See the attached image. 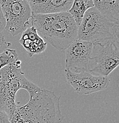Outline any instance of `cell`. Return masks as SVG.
<instances>
[{
  "label": "cell",
  "mask_w": 119,
  "mask_h": 123,
  "mask_svg": "<svg viewBox=\"0 0 119 123\" xmlns=\"http://www.w3.org/2000/svg\"><path fill=\"white\" fill-rule=\"evenodd\" d=\"M6 19H5L4 14L2 12V8H1V5H0V34L5 29L6 27Z\"/></svg>",
  "instance_id": "2e32d148"
},
{
  "label": "cell",
  "mask_w": 119,
  "mask_h": 123,
  "mask_svg": "<svg viewBox=\"0 0 119 123\" xmlns=\"http://www.w3.org/2000/svg\"><path fill=\"white\" fill-rule=\"evenodd\" d=\"M21 63L18 60L0 70V110L7 114L10 120L18 107L16 103L18 91L25 89L31 97L40 88L25 78Z\"/></svg>",
  "instance_id": "3957f363"
},
{
  "label": "cell",
  "mask_w": 119,
  "mask_h": 123,
  "mask_svg": "<svg viewBox=\"0 0 119 123\" xmlns=\"http://www.w3.org/2000/svg\"><path fill=\"white\" fill-rule=\"evenodd\" d=\"M0 5L6 19L5 30L12 36L22 33L30 27L31 12L26 0H0Z\"/></svg>",
  "instance_id": "5b68a950"
},
{
  "label": "cell",
  "mask_w": 119,
  "mask_h": 123,
  "mask_svg": "<svg viewBox=\"0 0 119 123\" xmlns=\"http://www.w3.org/2000/svg\"><path fill=\"white\" fill-rule=\"evenodd\" d=\"M93 44L77 39L66 50L65 69L74 74L88 72L90 67Z\"/></svg>",
  "instance_id": "52a82bcc"
},
{
  "label": "cell",
  "mask_w": 119,
  "mask_h": 123,
  "mask_svg": "<svg viewBox=\"0 0 119 123\" xmlns=\"http://www.w3.org/2000/svg\"><path fill=\"white\" fill-rule=\"evenodd\" d=\"M31 26L56 49L63 52L78 39L75 20L68 12L53 14H35L31 17Z\"/></svg>",
  "instance_id": "7a4b0ae2"
},
{
  "label": "cell",
  "mask_w": 119,
  "mask_h": 123,
  "mask_svg": "<svg viewBox=\"0 0 119 123\" xmlns=\"http://www.w3.org/2000/svg\"><path fill=\"white\" fill-rule=\"evenodd\" d=\"M94 7L108 20L119 23V0L93 1Z\"/></svg>",
  "instance_id": "30bf717a"
},
{
  "label": "cell",
  "mask_w": 119,
  "mask_h": 123,
  "mask_svg": "<svg viewBox=\"0 0 119 123\" xmlns=\"http://www.w3.org/2000/svg\"><path fill=\"white\" fill-rule=\"evenodd\" d=\"M11 46L10 42H7L3 35L0 34V54L3 53L6 49Z\"/></svg>",
  "instance_id": "5bb4252c"
},
{
  "label": "cell",
  "mask_w": 119,
  "mask_h": 123,
  "mask_svg": "<svg viewBox=\"0 0 119 123\" xmlns=\"http://www.w3.org/2000/svg\"><path fill=\"white\" fill-rule=\"evenodd\" d=\"M78 39L93 45L119 42V23L110 21L95 7L89 8L78 29Z\"/></svg>",
  "instance_id": "277c9868"
},
{
  "label": "cell",
  "mask_w": 119,
  "mask_h": 123,
  "mask_svg": "<svg viewBox=\"0 0 119 123\" xmlns=\"http://www.w3.org/2000/svg\"><path fill=\"white\" fill-rule=\"evenodd\" d=\"M0 123H11V120L7 114L1 110H0Z\"/></svg>",
  "instance_id": "9a60e30c"
},
{
  "label": "cell",
  "mask_w": 119,
  "mask_h": 123,
  "mask_svg": "<svg viewBox=\"0 0 119 123\" xmlns=\"http://www.w3.org/2000/svg\"><path fill=\"white\" fill-rule=\"evenodd\" d=\"M19 42L23 46L30 57H32L34 55L42 53L47 47V43L44 42L40 36L35 40H30L22 34Z\"/></svg>",
  "instance_id": "7c38bea8"
},
{
  "label": "cell",
  "mask_w": 119,
  "mask_h": 123,
  "mask_svg": "<svg viewBox=\"0 0 119 123\" xmlns=\"http://www.w3.org/2000/svg\"><path fill=\"white\" fill-rule=\"evenodd\" d=\"M119 64L118 41L93 45L88 72L95 76L107 77L119 66Z\"/></svg>",
  "instance_id": "8992f818"
},
{
  "label": "cell",
  "mask_w": 119,
  "mask_h": 123,
  "mask_svg": "<svg viewBox=\"0 0 119 123\" xmlns=\"http://www.w3.org/2000/svg\"><path fill=\"white\" fill-rule=\"evenodd\" d=\"M73 2L72 0L28 1L31 15L53 14L68 12Z\"/></svg>",
  "instance_id": "9c48e42d"
},
{
  "label": "cell",
  "mask_w": 119,
  "mask_h": 123,
  "mask_svg": "<svg viewBox=\"0 0 119 123\" xmlns=\"http://www.w3.org/2000/svg\"><path fill=\"white\" fill-rule=\"evenodd\" d=\"M63 119L59 97L40 88L26 104L17 107L11 123H61Z\"/></svg>",
  "instance_id": "6da1fadb"
},
{
  "label": "cell",
  "mask_w": 119,
  "mask_h": 123,
  "mask_svg": "<svg viewBox=\"0 0 119 123\" xmlns=\"http://www.w3.org/2000/svg\"><path fill=\"white\" fill-rule=\"evenodd\" d=\"M18 60L19 59L16 51L7 49L3 53L0 54V70Z\"/></svg>",
  "instance_id": "4fadbf2b"
},
{
  "label": "cell",
  "mask_w": 119,
  "mask_h": 123,
  "mask_svg": "<svg viewBox=\"0 0 119 123\" xmlns=\"http://www.w3.org/2000/svg\"><path fill=\"white\" fill-rule=\"evenodd\" d=\"M94 7L93 0H75L68 12L72 15L78 27L85 15V12L91 8Z\"/></svg>",
  "instance_id": "8fae6325"
},
{
  "label": "cell",
  "mask_w": 119,
  "mask_h": 123,
  "mask_svg": "<svg viewBox=\"0 0 119 123\" xmlns=\"http://www.w3.org/2000/svg\"><path fill=\"white\" fill-rule=\"evenodd\" d=\"M68 83L79 95H89L107 89L110 84L108 77L95 76L88 72L74 74L65 69Z\"/></svg>",
  "instance_id": "ba28073f"
}]
</instances>
